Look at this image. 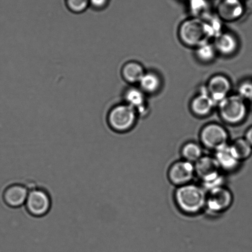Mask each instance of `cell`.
<instances>
[{
  "instance_id": "obj_1",
  "label": "cell",
  "mask_w": 252,
  "mask_h": 252,
  "mask_svg": "<svg viewBox=\"0 0 252 252\" xmlns=\"http://www.w3.org/2000/svg\"><path fill=\"white\" fill-rule=\"evenodd\" d=\"M222 25L219 17L210 16L205 18L187 20L180 26V38L189 46H197L208 43L221 33Z\"/></svg>"
},
{
  "instance_id": "obj_2",
  "label": "cell",
  "mask_w": 252,
  "mask_h": 252,
  "mask_svg": "<svg viewBox=\"0 0 252 252\" xmlns=\"http://www.w3.org/2000/svg\"><path fill=\"white\" fill-rule=\"evenodd\" d=\"M207 196L203 187L189 183L179 187L175 191V200L180 211L194 215L206 208Z\"/></svg>"
},
{
  "instance_id": "obj_3",
  "label": "cell",
  "mask_w": 252,
  "mask_h": 252,
  "mask_svg": "<svg viewBox=\"0 0 252 252\" xmlns=\"http://www.w3.org/2000/svg\"><path fill=\"white\" fill-rule=\"evenodd\" d=\"M194 169L195 175L201 180L207 192L223 186V177L220 174L221 169L214 157L202 156L195 163Z\"/></svg>"
},
{
  "instance_id": "obj_4",
  "label": "cell",
  "mask_w": 252,
  "mask_h": 252,
  "mask_svg": "<svg viewBox=\"0 0 252 252\" xmlns=\"http://www.w3.org/2000/svg\"><path fill=\"white\" fill-rule=\"evenodd\" d=\"M136 118L137 110L134 108L126 103L119 104L108 110L107 122L114 132L124 133L133 127Z\"/></svg>"
},
{
  "instance_id": "obj_5",
  "label": "cell",
  "mask_w": 252,
  "mask_h": 252,
  "mask_svg": "<svg viewBox=\"0 0 252 252\" xmlns=\"http://www.w3.org/2000/svg\"><path fill=\"white\" fill-rule=\"evenodd\" d=\"M219 105L222 119L229 124L243 122L248 113L246 101L239 95L228 96Z\"/></svg>"
},
{
  "instance_id": "obj_6",
  "label": "cell",
  "mask_w": 252,
  "mask_h": 252,
  "mask_svg": "<svg viewBox=\"0 0 252 252\" xmlns=\"http://www.w3.org/2000/svg\"><path fill=\"white\" fill-rule=\"evenodd\" d=\"M25 206L32 216H43L50 211L51 197L44 189L34 187L30 190Z\"/></svg>"
},
{
  "instance_id": "obj_7",
  "label": "cell",
  "mask_w": 252,
  "mask_h": 252,
  "mask_svg": "<svg viewBox=\"0 0 252 252\" xmlns=\"http://www.w3.org/2000/svg\"><path fill=\"white\" fill-rule=\"evenodd\" d=\"M233 202L231 192L223 186L217 187L207 192L206 208L210 213H222L231 206Z\"/></svg>"
},
{
  "instance_id": "obj_8",
  "label": "cell",
  "mask_w": 252,
  "mask_h": 252,
  "mask_svg": "<svg viewBox=\"0 0 252 252\" xmlns=\"http://www.w3.org/2000/svg\"><path fill=\"white\" fill-rule=\"evenodd\" d=\"M202 144L214 150L228 144V133L222 126L212 123L202 128L201 132Z\"/></svg>"
},
{
  "instance_id": "obj_9",
  "label": "cell",
  "mask_w": 252,
  "mask_h": 252,
  "mask_svg": "<svg viewBox=\"0 0 252 252\" xmlns=\"http://www.w3.org/2000/svg\"><path fill=\"white\" fill-rule=\"evenodd\" d=\"M168 175L172 183L177 186L189 184L195 176L194 164L185 160L175 162L170 167Z\"/></svg>"
},
{
  "instance_id": "obj_10",
  "label": "cell",
  "mask_w": 252,
  "mask_h": 252,
  "mask_svg": "<svg viewBox=\"0 0 252 252\" xmlns=\"http://www.w3.org/2000/svg\"><path fill=\"white\" fill-rule=\"evenodd\" d=\"M206 90L214 102L219 104L228 97L231 90L230 81L225 76H214L209 80Z\"/></svg>"
},
{
  "instance_id": "obj_11",
  "label": "cell",
  "mask_w": 252,
  "mask_h": 252,
  "mask_svg": "<svg viewBox=\"0 0 252 252\" xmlns=\"http://www.w3.org/2000/svg\"><path fill=\"white\" fill-rule=\"evenodd\" d=\"M29 190L22 184H12L7 187L3 192L4 203L12 208H18L26 204Z\"/></svg>"
},
{
  "instance_id": "obj_12",
  "label": "cell",
  "mask_w": 252,
  "mask_h": 252,
  "mask_svg": "<svg viewBox=\"0 0 252 252\" xmlns=\"http://www.w3.org/2000/svg\"><path fill=\"white\" fill-rule=\"evenodd\" d=\"M214 157L220 169L226 172L234 171L238 168L241 161L236 156L231 144H226L215 150Z\"/></svg>"
},
{
  "instance_id": "obj_13",
  "label": "cell",
  "mask_w": 252,
  "mask_h": 252,
  "mask_svg": "<svg viewBox=\"0 0 252 252\" xmlns=\"http://www.w3.org/2000/svg\"><path fill=\"white\" fill-rule=\"evenodd\" d=\"M244 11L241 0H221L217 7L220 18L224 21H235L240 18Z\"/></svg>"
},
{
  "instance_id": "obj_14",
  "label": "cell",
  "mask_w": 252,
  "mask_h": 252,
  "mask_svg": "<svg viewBox=\"0 0 252 252\" xmlns=\"http://www.w3.org/2000/svg\"><path fill=\"white\" fill-rule=\"evenodd\" d=\"M215 105L216 103L206 90L202 91L199 95L193 99L192 101L191 108L195 114L204 116L211 112Z\"/></svg>"
},
{
  "instance_id": "obj_15",
  "label": "cell",
  "mask_w": 252,
  "mask_h": 252,
  "mask_svg": "<svg viewBox=\"0 0 252 252\" xmlns=\"http://www.w3.org/2000/svg\"><path fill=\"white\" fill-rule=\"evenodd\" d=\"M214 45L217 51L224 55H229L236 51L238 43L233 35L222 32L215 38Z\"/></svg>"
},
{
  "instance_id": "obj_16",
  "label": "cell",
  "mask_w": 252,
  "mask_h": 252,
  "mask_svg": "<svg viewBox=\"0 0 252 252\" xmlns=\"http://www.w3.org/2000/svg\"><path fill=\"white\" fill-rule=\"evenodd\" d=\"M144 74L143 67L136 62L125 64L122 70L123 78L129 83H139Z\"/></svg>"
},
{
  "instance_id": "obj_17",
  "label": "cell",
  "mask_w": 252,
  "mask_h": 252,
  "mask_svg": "<svg viewBox=\"0 0 252 252\" xmlns=\"http://www.w3.org/2000/svg\"><path fill=\"white\" fill-rule=\"evenodd\" d=\"M125 103L132 106L136 110L143 112L145 109V97L142 90L135 88L128 89L124 95Z\"/></svg>"
},
{
  "instance_id": "obj_18",
  "label": "cell",
  "mask_w": 252,
  "mask_h": 252,
  "mask_svg": "<svg viewBox=\"0 0 252 252\" xmlns=\"http://www.w3.org/2000/svg\"><path fill=\"white\" fill-rule=\"evenodd\" d=\"M182 155L184 160L194 164L203 156V151L201 145L196 143L189 142L183 147Z\"/></svg>"
},
{
  "instance_id": "obj_19",
  "label": "cell",
  "mask_w": 252,
  "mask_h": 252,
  "mask_svg": "<svg viewBox=\"0 0 252 252\" xmlns=\"http://www.w3.org/2000/svg\"><path fill=\"white\" fill-rule=\"evenodd\" d=\"M234 154L240 161L249 159L252 154V147L246 138H239L231 144Z\"/></svg>"
},
{
  "instance_id": "obj_20",
  "label": "cell",
  "mask_w": 252,
  "mask_h": 252,
  "mask_svg": "<svg viewBox=\"0 0 252 252\" xmlns=\"http://www.w3.org/2000/svg\"><path fill=\"white\" fill-rule=\"evenodd\" d=\"M190 11L195 18H205L210 16V5L208 0H189Z\"/></svg>"
},
{
  "instance_id": "obj_21",
  "label": "cell",
  "mask_w": 252,
  "mask_h": 252,
  "mask_svg": "<svg viewBox=\"0 0 252 252\" xmlns=\"http://www.w3.org/2000/svg\"><path fill=\"white\" fill-rule=\"evenodd\" d=\"M139 83L142 90L145 91V92L153 93L159 89L160 85V80L159 76L157 74L145 73Z\"/></svg>"
},
{
  "instance_id": "obj_22",
  "label": "cell",
  "mask_w": 252,
  "mask_h": 252,
  "mask_svg": "<svg viewBox=\"0 0 252 252\" xmlns=\"http://www.w3.org/2000/svg\"><path fill=\"white\" fill-rule=\"evenodd\" d=\"M217 50L214 44L204 43L197 47L196 55L200 60L203 62L211 61L216 55Z\"/></svg>"
},
{
  "instance_id": "obj_23",
  "label": "cell",
  "mask_w": 252,
  "mask_h": 252,
  "mask_svg": "<svg viewBox=\"0 0 252 252\" xmlns=\"http://www.w3.org/2000/svg\"><path fill=\"white\" fill-rule=\"evenodd\" d=\"M67 9L74 14H81L90 7V0H65Z\"/></svg>"
},
{
  "instance_id": "obj_24",
  "label": "cell",
  "mask_w": 252,
  "mask_h": 252,
  "mask_svg": "<svg viewBox=\"0 0 252 252\" xmlns=\"http://www.w3.org/2000/svg\"><path fill=\"white\" fill-rule=\"evenodd\" d=\"M239 96L244 100H249L252 102V82H248L242 84L239 88Z\"/></svg>"
},
{
  "instance_id": "obj_25",
  "label": "cell",
  "mask_w": 252,
  "mask_h": 252,
  "mask_svg": "<svg viewBox=\"0 0 252 252\" xmlns=\"http://www.w3.org/2000/svg\"><path fill=\"white\" fill-rule=\"evenodd\" d=\"M110 0H90V7L95 11H102L108 6Z\"/></svg>"
},
{
  "instance_id": "obj_26",
  "label": "cell",
  "mask_w": 252,
  "mask_h": 252,
  "mask_svg": "<svg viewBox=\"0 0 252 252\" xmlns=\"http://www.w3.org/2000/svg\"><path fill=\"white\" fill-rule=\"evenodd\" d=\"M245 138L252 147V127H251L250 128H249V129H248V131H247Z\"/></svg>"
},
{
  "instance_id": "obj_27",
  "label": "cell",
  "mask_w": 252,
  "mask_h": 252,
  "mask_svg": "<svg viewBox=\"0 0 252 252\" xmlns=\"http://www.w3.org/2000/svg\"><path fill=\"white\" fill-rule=\"evenodd\" d=\"M185 1H189V0H185Z\"/></svg>"
}]
</instances>
